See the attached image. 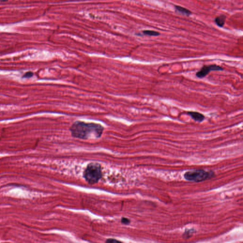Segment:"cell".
Instances as JSON below:
<instances>
[{
	"instance_id": "cell-9",
	"label": "cell",
	"mask_w": 243,
	"mask_h": 243,
	"mask_svg": "<svg viewBox=\"0 0 243 243\" xmlns=\"http://www.w3.org/2000/svg\"><path fill=\"white\" fill-rule=\"evenodd\" d=\"M121 222L122 223L125 225L129 224L130 223V220L128 218H122Z\"/></svg>"
},
{
	"instance_id": "cell-4",
	"label": "cell",
	"mask_w": 243,
	"mask_h": 243,
	"mask_svg": "<svg viewBox=\"0 0 243 243\" xmlns=\"http://www.w3.org/2000/svg\"><path fill=\"white\" fill-rule=\"evenodd\" d=\"M224 68L216 64L210 65H205L196 74V77L199 79H202L209 74L212 71H223Z\"/></svg>"
},
{
	"instance_id": "cell-8",
	"label": "cell",
	"mask_w": 243,
	"mask_h": 243,
	"mask_svg": "<svg viewBox=\"0 0 243 243\" xmlns=\"http://www.w3.org/2000/svg\"><path fill=\"white\" fill-rule=\"evenodd\" d=\"M143 33L146 35H149L151 36H159L160 33L157 32H155L154 30H145L143 32Z\"/></svg>"
},
{
	"instance_id": "cell-3",
	"label": "cell",
	"mask_w": 243,
	"mask_h": 243,
	"mask_svg": "<svg viewBox=\"0 0 243 243\" xmlns=\"http://www.w3.org/2000/svg\"><path fill=\"white\" fill-rule=\"evenodd\" d=\"M214 173L212 172H207L203 170H196L189 171L185 173V179L189 181L200 182L210 179L213 177Z\"/></svg>"
},
{
	"instance_id": "cell-7",
	"label": "cell",
	"mask_w": 243,
	"mask_h": 243,
	"mask_svg": "<svg viewBox=\"0 0 243 243\" xmlns=\"http://www.w3.org/2000/svg\"><path fill=\"white\" fill-rule=\"evenodd\" d=\"M175 9L177 10V11H178L179 13L182 14L190 15L191 14V12L187 9L183 7L179 6H175Z\"/></svg>"
},
{
	"instance_id": "cell-6",
	"label": "cell",
	"mask_w": 243,
	"mask_h": 243,
	"mask_svg": "<svg viewBox=\"0 0 243 243\" xmlns=\"http://www.w3.org/2000/svg\"><path fill=\"white\" fill-rule=\"evenodd\" d=\"M226 19V16L225 15H220V16L217 17L215 19V22L218 26L222 27L224 25Z\"/></svg>"
},
{
	"instance_id": "cell-11",
	"label": "cell",
	"mask_w": 243,
	"mask_h": 243,
	"mask_svg": "<svg viewBox=\"0 0 243 243\" xmlns=\"http://www.w3.org/2000/svg\"><path fill=\"white\" fill-rule=\"evenodd\" d=\"M106 242H109V243H114V242L115 243V242H120V241L115 240L114 239H107Z\"/></svg>"
},
{
	"instance_id": "cell-1",
	"label": "cell",
	"mask_w": 243,
	"mask_h": 243,
	"mask_svg": "<svg viewBox=\"0 0 243 243\" xmlns=\"http://www.w3.org/2000/svg\"><path fill=\"white\" fill-rule=\"evenodd\" d=\"M104 130V127L101 124L79 120L75 122L69 128L73 137L83 140L99 138Z\"/></svg>"
},
{
	"instance_id": "cell-12",
	"label": "cell",
	"mask_w": 243,
	"mask_h": 243,
	"mask_svg": "<svg viewBox=\"0 0 243 243\" xmlns=\"http://www.w3.org/2000/svg\"><path fill=\"white\" fill-rule=\"evenodd\" d=\"M8 0H0V2H7Z\"/></svg>"
},
{
	"instance_id": "cell-2",
	"label": "cell",
	"mask_w": 243,
	"mask_h": 243,
	"mask_svg": "<svg viewBox=\"0 0 243 243\" xmlns=\"http://www.w3.org/2000/svg\"><path fill=\"white\" fill-rule=\"evenodd\" d=\"M102 176L100 165L96 163L89 164L84 171V178L90 184H94L97 183L101 178Z\"/></svg>"
},
{
	"instance_id": "cell-5",
	"label": "cell",
	"mask_w": 243,
	"mask_h": 243,
	"mask_svg": "<svg viewBox=\"0 0 243 243\" xmlns=\"http://www.w3.org/2000/svg\"><path fill=\"white\" fill-rule=\"evenodd\" d=\"M186 114L189 116H191L192 119L198 123H201L204 120L205 118V116L203 114L198 112L188 111V112H187Z\"/></svg>"
},
{
	"instance_id": "cell-10",
	"label": "cell",
	"mask_w": 243,
	"mask_h": 243,
	"mask_svg": "<svg viewBox=\"0 0 243 243\" xmlns=\"http://www.w3.org/2000/svg\"><path fill=\"white\" fill-rule=\"evenodd\" d=\"M33 75V74L32 72H29L25 73V75H24V77L25 78H30L32 77Z\"/></svg>"
}]
</instances>
